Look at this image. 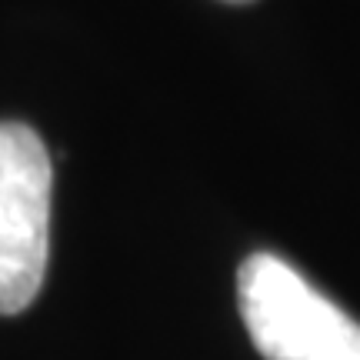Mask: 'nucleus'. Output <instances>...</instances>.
<instances>
[{"instance_id": "obj_1", "label": "nucleus", "mask_w": 360, "mask_h": 360, "mask_svg": "<svg viewBox=\"0 0 360 360\" xmlns=\"http://www.w3.org/2000/svg\"><path fill=\"white\" fill-rule=\"evenodd\" d=\"M237 300L267 360H360V323L287 260L250 254L237 274Z\"/></svg>"}, {"instance_id": "obj_2", "label": "nucleus", "mask_w": 360, "mask_h": 360, "mask_svg": "<svg viewBox=\"0 0 360 360\" xmlns=\"http://www.w3.org/2000/svg\"><path fill=\"white\" fill-rule=\"evenodd\" d=\"M51 157L27 124H0V314L34 304L47 274Z\"/></svg>"}, {"instance_id": "obj_3", "label": "nucleus", "mask_w": 360, "mask_h": 360, "mask_svg": "<svg viewBox=\"0 0 360 360\" xmlns=\"http://www.w3.org/2000/svg\"><path fill=\"white\" fill-rule=\"evenodd\" d=\"M231 4H247V0H231Z\"/></svg>"}]
</instances>
